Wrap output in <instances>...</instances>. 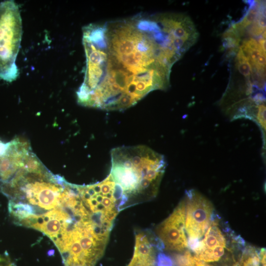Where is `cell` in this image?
<instances>
[{
    "mask_svg": "<svg viewBox=\"0 0 266 266\" xmlns=\"http://www.w3.org/2000/svg\"><path fill=\"white\" fill-rule=\"evenodd\" d=\"M82 31L86 60L76 92L80 105L122 111L168 87L178 54L158 15L91 24Z\"/></svg>",
    "mask_w": 266,
    "mask_h": 266,
    "instance_id": "6da1fadb",
    "label": "cell"
},
{
    "mask_svg": "<svg viewBox=\"0 0 266 266\" xmlns=\"http://www.w3.org/2000/svg\"><path fill=\"white\" fill-rule=\"evenodd\" d=\"M110 174L130 199L156 197L165 171L164 155L145 145L121 146L111 151Z\"/></svg>",
    "mask_w": 266,
    "mask_h": 266,
    "instance_id": "7a4b0ae2",
    "label": "cell"
},
{
    "mask_svg": "<svg viewBox=\"0 0 266 266\" xmlns=\"http://www.w3.org/2000/svg\"><path fill=\"white\" fill-rule=\"evenodd\" d=\"M68 183L48 170L32 151L12 177L0 188L9 200L30 206L33 215L30 219L58 207Z\"/></svg>",
    "mask_w": 266,
    "mask_h": 266,
    "instance_id": "3957f363",
    "label": "cell"
},
{
    "mask_svg": "<svg viewBox=\"0 0 266 266\" xmlns=\"http://www.w3.org/2000/svg\"><path fill=\"white\" fill-rule=\"evenodd\" d=\"M245 246L244 240L215 213L202 238L189 250L205 263L234 266Z\"/></svg>",
    "mask_w": 266,
    "mask_h": 266,
    "instance_id": "277c9868",
    "label": "cell"
},
{
    "mask_svg": "<svg viewBox=\"0 0 266 266\" xmlns=\"http://www.w3.org/2000/svg\"><path fill=\"white\" fill-rule=\"evenodd\" d=\"M22 34L18 5L13 0L0 2V79L15 80L19 75L16 59Z\"/></svg>",
    "mask_w": 266,
    "mask_h": 266,
    "instance_id": "5b68a950",
    "label": "cell"
},
{
    "mask_svg": "<svg viewBox=\"0 0 266 266\" xmlns=\"http://www.w3.org/2000/svg\"><path fill=\"white\" fill-rule=\"evenodd\" d=\"M185 228L188 246L202 238L215 213L212 203L194 189L186 191Z\"/></svg>",
    "mask_w": 266,
    "mask_h": 266,
    "instance_id": "8992f818",
    "label": "cell"
},
{
    "mask_svg": "<svg viewBox=\"0 0 266 266\" xmlns=\"http://www.w3.org/2000/svg\"><path fill=\"white\" fill-rule=\"evenodd\" d=\"M185 220V203L183 200L157 228L158 237L164 249L177 252H183L188 249Z\"/></svg>",
    "mask_w": 266,
    "mask_h": 266,
    "instance_id": "52a82bcc",
    "label": "cell"
},
{
    "mask_svg": "<svg viewBox=\"0 0 266 266\" xmlns=\"http://www.w3.org/2000/svg\"><path fill=\"white\" fill-rule=\"evenodd\" d=\"M157 250H160L159 243L153 233L137 232L133 255L128 266H156Z\"/></svg>",
    "mask_w": 266,
    "mask_h": 266,
    "instance_id": "ba28073f",
    "label": "cell"
},
{
    "mask_svg": "<svg viewBox=\"0 0 266 266\" xmlns=\"http://www.w3.org/2000/svg\"><path fill=\"white\" fill-rule=\"evenodd\" d=\"M234 266H266V249L246 245Z\"/></svg>",
    "mask_w": 266,
    "mask_h": 266,
    "instance_id": "9c48e42d",
    "label": "cell"
},
{
    "mask_svg": "<svg viewBox=\"0 0 266 266\" xmlns=\"http://www.w3.org/2000/svg\"><path fill=\"white\" fill-rule=\"evenodd\" d=\"M265 11L264 2L259 1L257 15L249 31L252 35L259 36L266 31Z\"/></svg>",
    "mask_w": 266,
    "mask_h": 266,
    "instance_id": "30bf717a",
    "label": "cell"
},
{
    "mask_svg": "<svg viewBox=\"0 0 266 266\" xmlns=\"http://www.w3.org/2000/svg\"><path fill=\"white\" fill-rule=\"evenodd\" d=\"M156 266H174V264L168 256L161 252L156 257Z\"/></svg>",
    "mask_w": 266,
    "mask_h": 266,
    "instance_id": "8fae6325",
    "label": "cell"
},
{
    "mask_svg": "<svg viewBox=\"0 0 266 266\" xmlns=\"http://www.w3.org/2000/svg\"><path fill=\"white\" fill-rule=\"evenodd\" d=\"M259 45L263 51V52L266 53V39L262 38L259 41Z\"/></svg>",
    "mask_w": 266,
    "mask_h": 266,
    "instance_id": "7c38bea8",
    "label": "cell"
}]
</instances>
